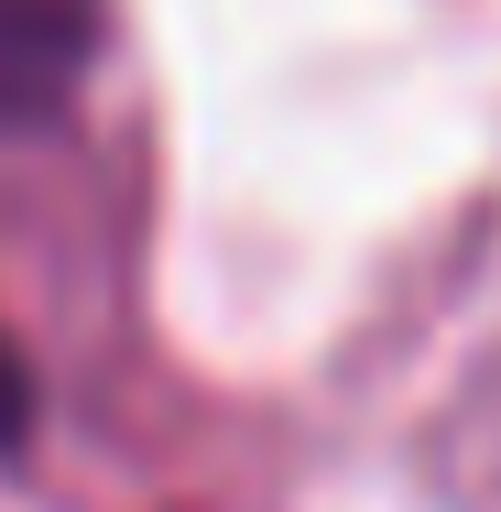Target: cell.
<instances>
[{"label": "cell", "mask_w": 501, "mask_h": 512, "mask_svg": "<svg viewBox=\"0 0 501 512\" xmlns=\"http://www.w3.org/2000/svg\"><path fill=\"white\" fill-rule=\"evenodd\" d=\"M99 66V0H0V131H44Z\"/></svg>", "instance_id": "obj_1"}, {"label": "cell", "mask_w": 501, "mask_h": 512, "mask_svg": "<svg viewBox=\"0 0 501 512\" xmlns=\"http://www.w3.org/2000/svg\"><path fill=\"white\" fill-rule=\"evenodd\" d=\"M33 436V382H22V360H11V338H0V458Z\"/></svg>", "instance_id": "obj_2"}]
</instances>
